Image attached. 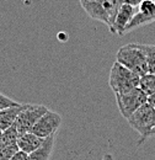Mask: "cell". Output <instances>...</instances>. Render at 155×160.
Masks as SVG:
<instances>
[{"label": "cell", "mask_w": 155, "mask_h": 160, "mask_svg": "<svg viewBox=\"0 0 155 160\" xmlns=\"http://www.w3.org/2000/svg\"><path fill=\"white\" fill-rule=\"evenodd\" d=\"M43 140L44 139L39 138L38 136H36L35 133L28 132V133L19 136L18 147H19V150H21V152H23L26 154H31L35 150H37L39 147L43 144Z\"/></svg>", "instance_id": "obj_9"}, {"label": "cell", "mask_w": 155, "mask_h": 160, "mask_svg": "<svg viewBox=\"0 0 155 160\" xmlns=\"http://www.w3.org/2000/svg\"><path fill=\"white\" fill-rule=\"evenodd\" d=\"M153 136H155V128H154V131H153Z\"/></svg>", "instance_id": "obj_23"}, {"label": "cell", "mask_w": 155, "mask_h": 160, "mask_svg": "<svg viewBox=\"0 0 155 160\" xmlns=\"http://www.w3.org/2000/svg\"><path fill=\"white\" fill-rule=\"evenodd\" d=\"M18 103H19V102H16V101L9 99L8 96H5L4 94H1V92H0V111H1L2 108L11 107V106H15V105H18Z\"/></svg>", "instance_id": "obj_17"}, {"label": "cell", "mask_w": 155, "mask_h": 160, "mask_svg": "<svg viewBox=\"0 0 155 160\" xmlns=\"http://www.w3.org/2000/svg\"><path fill=\"white\" fill-rule=\"evenodd\" d=\"M1 133H2V131L0 129V142H1Z\"/></svg>", "instance_id": "obj_22"}, {"label": "cell", "mask_w": 155, "mask_h": 160, "mask_svg": "<svg viewBox=\"0 0 155 160\" xmlns=\"http://www.w3.org/2000/svg\"><path fill=\"white\" fill-rule=\"evenodd\" d=\"M116 62L121 63L139 77L148 74L147 54L143 43H129L122 46L117 51Z\"/></svg>", "instance_id": "obj_1"}, {"label": "cell", "mask_w": 155, "mask_h": 160, "mask_svg": "<svg viewBox=\"0 0 155 160\" xmlns=\"http://www.w3.org/2000/svg\"><path fill=\"white\" fill-rule=\"evenodd\" d=\"M16 152H19L18 144L9 147H0V160H10Z\"/></svg>", "instance_id": "obj_16"}, {"label": "cell", "mask_w": 155, "mask_h": 160, "mask_svg": "<svg viewBox=\"0 0 155 160\" xmlns=\"http://www.w3.org/2000/svg\"><path fill=\"white\" fill-rule=\"evenodd\" d=\"M155 21V2L150 0H143L137 8V12L133 19L124 30V33H128L136 28L143 27Z\"/></svg>", "instance_id": "obj_7"}, {"label": "cell", "mask_w": 155, "mask_h": 160, "mask_svg": "<svg viewBox=\"0 0 155 160\" xmlns=\"http://www.w3.org/2000/svg\"><path fill=\"white\" fill-rule=\"evenodd\" d=\"M60 123H62V117L57 112L48 110L37 121V123L33 126L31 132L35 133L36 136H38L39 138L44 139V138H48L53 134H57V131H58Z\"/></svg>", "instance_id": "obj_6"}, {"label": "cell", "mask_w": 155, "mask_h": 160, "mask_svg": "<svg viewBox=\"0 0 155 160\" xmlns=\"http://www.w3.org/2000/svg\"><path fill=\"white\" fill-rule=\"evenodd\" d=\"M148 102L155 108V94L154 95H152V96H148Z\"/></svg>", "instance_id": "obj_19"}, {"label": "cell", "mask_w": 155, "mask_h": 160, "mask_svg": "<svg viewBox=\"0 0 155 160\" xmlns=\"http://www.w3.org/2000/svg\"><path fill=\"white\" fill-rule=\"evenodd\" d=\"M150 1H153V2H155V0H150Z\"/></svg>", "instance_id": "obj_24"}, {"label": "cell", "mask_w": 155, "mask_h": 160, "mask_svg": "<svg viewBox=\"0 0 155 160\" xmlns=\"http://www.w3.org/2000/svg\"><path fill=\"white\" fill-rule=\"evenodd\" d=\"M139 88L147 96H152L155 94V74L148 73L143 77H140L139 80Z\"/></svg>", "instance_id": "obj_14"}, {"label": "cell", "mask_w": 155, "mask_h": 160, "mask_svg": "<svg viewBox=\"0 0 155 160\" xmlns=\"http://www.w3.org/2000/svg\"><path fill=\"white\" fill-rule=\"evenodd\" d=\"M142 1H143V0H122V2H123V4H128V5L134 6V8H138V6H139V4H140Z\"/></svg>", "instance_id": "obj_18"}, {"label": "cell", "mask_w": 155, "mask_h": 160, "mask_svg": "<svg viewBox=\"0 0 155 160\" xmlns=\"http://www.w3.org/2000/svg\"><path fill=\"white\" fill-rule=\"evenodd\" d=\"M84 10L88 12V15L94 19V20L101 21L103 22L105 25H110V18H108V14L107 11L105 10L102 2L100 0H90L86 5L82 6Z\"/></svg>", "instance_id": "obj_10"}, {"label": "cell", "mask_w": 155, "mask_h": 160, "mask_svg": "<svg viewBox=\"0 0 155 160\" xmlns=\"http://www.w3.org/2000/svg\"><path fill=\"white\" fill-rule=\"evenodd\" d=\"M127 121L129 126L140 136L139 142L137 143V145L139 147L142 143L153 136V131L155 128V108L149 102H145L131 117H128Z\"/></svg>", "instance_id": "obj_2"}, {"label": "cell", "mask_w": 155, "mask_h": 160, "mask_svg": "<svg viewBox=\"0 0 155 160\" xmlns=\"http://www.w3.org/2000/svg\"><path fill=\"white\" fill-rule=\"evenodd\" d=\"M56 136L57 134H53L48 138H44L43 140V144L39 147L37 150H35L33 153L28 154L27 159L26 160H48L51 154H52V150H53V145H54V140H56Z\"/></svg>", "instance_id": "obj_12"}, {"label": "cell", "mask_w": 155, "mask_h": 160, "mask_svg": "<svg viewBox=\"0 0 155 160\" xmlns=\"http://www.w3.org/2000/svg\"><path fill=\"white\" fill-rule=\"evenodd\" d=\"M136 12H137V8L131 6L128 4H122L121 8H119V10H118V12H117L115 20H113L112 26L110 27V31L112 33L123 36L126 27L128 26V23L133 19V16H134Z\"/></svg>", "instance_id": "obj_8"}, {"label": "cell", "mask_w": 155, "mask_h": 160, "mask_svg": "<svg viewBox=\"0 0 155 160\" xmlns=\"http://www.w3.org/2000/svg\"><path fill=\"white\" fill-rule=\"evenodd\" d=\"M23 106H25V103H18L15 106L6 107L0 111V129L1 131H5L9 127L15 124L16 118H18L20 112L22 111Z\"/></svg>", "instance_id": "obj_11"}, {"label": "cell", "mask_w": 155, "mask_h": 160, "mask_svg": "<svg viewBox=\"0 0 155 160\" xmlns=\"http://www.w3.org/2000/svg\"><path fill=\"white\" fill-rule=\"evenodd\" d=\"M144 49L147 54L148 73L155 74V44H144Z\"/></svg>", "instance_id": "obj_15"}, {"label": "cell", "mask_w": 155, "mask_h": 160, "mask_svg": "<svg viewBox=\"0 0 155 160\" xmlns=\"http://www.w3.org/2000/svg\"><path fill=\"white\" fill-rule=\"evenodd\" d=\"M116 102L121 115L127 120L142 105L148 102V96L144 94V91H142L140 88H136L128 92L116 95Z\"/></svg>", "instance_id": "obj_4"}, {"label": "cell", "mask_w": 155, "mask_h": 160, "mask_svg": "<svg viewBox=\"0 0 155 160\" xmlns=\"http://www.w3.org/2000/svg\"><path fill=\"white\" fill-rule=\"evenodd\" d=\"M101 160H115V159H113L112 154H108V153H107V154H105V155L102 157V159Z\"/></svg>", "instance_id": "obj_20"}, {"label": "cell", "mask_w": 155, "mask_h": 160, "mask_svg": "<svg viewBox=\"0 0 155 160\" xmlns=\"http://www.w3.org/2000/svg\"><path fill=\"white\" fill-rule=\"evenodd\" d=\"M139 80L140 77L137 75L136 73H133L118 62L113 63L108 77V84L115 95L124 94L136 88H139Z\"/></svg>", "instance_id": "obj_3"}, {"label": "cell", "mask_w": 155, "mask_h": 160, "mask_svg": "<svg viewBox=\"0 0 155 160\" xmlns=\"http://www.w3.org/2000/svg\"><path fill=\"white\" fill-rule=\"evenodd\" d=\"M48 111V108L43 105H30L25 103L22 111L19 113L15 126L18 129L19 136L28 133L32 131L33 126L37 123V121Z\"/></svg>", "instance_id": "obj_5"}, {"label": "cell", "mask_w": 155, "mask_h": 160, "mask_svg": "<svg viewBox=\"0 0 155 160\" xmlns=\"http://www.w3.org/2000/svg\"><path fill=\"white\" fill-rule=\"evenodd\" d=\"M79 1H80V4H81V6H84V5H86V4H88V2L90 1V0H79Z\"/></svg>", "instance_id": "obj_21"}, {"label": "cell", "mask_w": 155, "mask_h": 160, "mask_svg": "<svg viewBox=\"0 0 155 160\" xmlns=\"http://www.w3.org/2000/svg\"><path fill=\"white\" fill-rule=\"evenodd\" d=\"M19 139V133L16 129V126H11L8 129L2 131L1 133V142L0 147H9V145H16Z\"/></svg>", "instance_id": "obj_13"}]
</instances>
